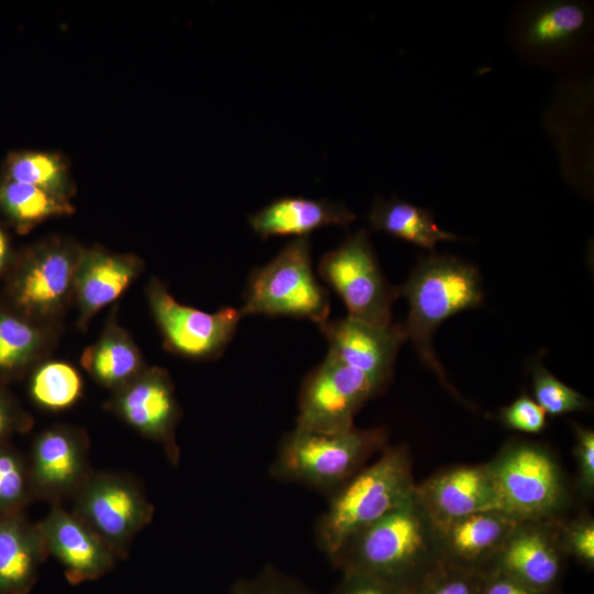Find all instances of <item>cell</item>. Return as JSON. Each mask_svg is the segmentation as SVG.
Here are the masks:
<instances>
[{
	"instance_id": "obj_1",
	"label": "cell",
	"mask_w": 594,
	"mask_h": 594,
	"mask_svg": "<svg viewBox=\"0 0 594 594\" xmlns=\"http://www.w3.org/2000/svg\"><path fill=\"white\" fill-rule=\"evenodd\" d=\"M356 572L410 588L440 561L437 530L417 494L351 537L331 559Z\"/></svg>"
},
{
	"instance_id": "obj_2",
	"label": "cell",
	"mask_w": 594,
	"mask_h": 594,
	"mask_svg": "<svg viewBox=\"0 0 594 594\" xmlns=\"http://www.w3.org/2000/svg\"><path fill=\"white\" fill-rule=\"evenodd\" d=\"M398 296L409 302V314L403 327L421 361L455 396L432 346L437 328L449 317L480 306L483 300L477 270L454 256L421 257L408 279L397 287Z\"/></svg>"
},
{
	"instance_id": "obj_3",
	"label": "cell",
	"mask_w": 594,
	"mask_h": 594,
	"mask_svg": "<svg viewBox=\"0 0 594 594\" xmlns=\"http://www.w3.org/2000/svg\"><path fill=\"white\" fill-rule=\"evenodd\" d=\"M407 448L386 449L337 490L317 525V539L332 559L355 534L409 502L416 494Z\"/></svg>"
},
{
	"instance_id": "obj_4",
	"label": "cell",
	"mask_w": 594,
	"mask_h": 594,
	"mask_svg": "<svg viewBox=\"0 0 594 594\" xmlns=\"http://www.w3.org/2000/svg\"><path fill=\"white\" fill-rule=\"evenodd\" d=\"M386 440V430L378 427L338 432L295 428L282 441L271 473L282 481L333 494Z\"/></svg>"
},
{
	"instance_id": "obj_5",
	"label": "cell",
	"mask_w": 594,
	"mask_h": 594,
	"mask_svg": "<svg viewBox=\"0 0 594 594\" xmlns=\"http://www.w3.org/2000/svg\"><path fill=\"white\" fill-rule=\"evenodd\" d=\"M240 311L242 316L306 318L319 327L329 320V293L312 271L308 237L294 239L251 273Z\"/></svg>"
},
{
	"instance_id": "obj_6",
	"label": "cell",
	"mask_w": 594,
	"mask_h": 594,
	"mask_svg": "<svg viewBox=\"0 0 594 594\" xmlns=\"http://www.w3.org/2000/svg\"><path fill=\"white\" fill-rule=\"evenodd\" d=\"M487 465L498 512L520 522L542 521L563 504L562 476L546 449L513 443Z\"/></svg>"
},
{
	"instance_id": "obj_7",
	"label": "cell",
	"mask_w": 594,
	"mask_h": 594,
	"mask_svg": "<svg viewBox=\"0 0 594 594\" xmlns=\"http://www.w3.org/2000/svg\"><path fill=\"white\" fill-rule=\"evenodd\" d=\"M318 271L343 300L349 317L378 327L392 324L397 287L385 278L369 234L358 230L320 260Z\"/></svg>"
},
{
	"instance_id": "obj_8",
	"label": "cell",
	"mask_w": 594,
	"mask_h": 594,
	"mask_svg": "<svg viewBox=\"0 0 594 594\" xmlns=\"http://www.w3.org/2000/svg\"><path fill=\"white\" fill-rule=\"evenodd\" d=\"M74 509L108 546L117 559H124L135 536L154 515V506L130 476L92 473L75 494Z\"/></svg>"
},
{
	"instance_id": "obj_9",
	"label": "cell",
	"mask_w": 594,
	"mask_h": 594,
	"mask_svg": "<svg viewBox=\"0 0 594 594\" xmlns=\"http://www.w3.org/2000/svg\"><path fill=\"white\" fill-rule=\"evenodd\" d=\"M381 388L365 374L327 354L305 378L296 428L338 432L353 425L355 414Z\"/></svg>"
},
{
	"instance_id": "obj_10",
	"label": "cell",
	"mask_w": 594,
	"mask_h": 594,
	"mask_svg": "<svg viewBox=\"0 0 594 594\" xmlns=\"http://www.w3.org/2000/svg\"><path fill=\"white\" fill-rule=\"evenodd\" d=\"M147 298L166 348L191 359L219 356L243 317L240 309L232 307L206 312L185 306L157 279L148 285Z\"/></svg>"
},
{
	"instance_id": "obj_11",
	"label": "cell",
	"mask_w": 594,
	"mask_h": 594,
	"mask_svg": "<svg viewBox=\"0 0 594 594\" xmlns=\"http://www.w3.org/2000/svg\"><path fill=\"white\" fill-rule=\"evenodd\" d=\"M108 408L145 438L163 446L173 464L179 461L176 426L180 409L172 380L161 367H145L114 391Z\"/></svg>"
},
{
	"instance_id": "obj_12",
	"label": "cell",
	"mask_w": 594,
	"mask_h": 594,
	"mask_svg": "<svg viewBox=\"0 0 594 594\" xmlns=\"http://www.w3.org/2000/svg\"><path fill=\"white\" fill-rule=\"evenodd\" d=\"M33 495L52 504L74 497L94 473L84 430L55 426L34 441L29 465Z\"/></svg>"
},
{
	"instance_id": "obj_13",
	"label": "cell",
	"mask_w": 594,
	"mask_h": 594,
	"mask_svg": "<svg viewBox=\"0 0 594 594\" xmlns=\"http://www.w3.org/2000/svg\"><path fill=\"white\" fill-rule=\"evenodd\" d=\"M80 251L65 243H47L31 251L12 285L16 306L29 317L57 314L74 295Z\"/></svg>"
},
{
	"instance_id": "obj_14",
	"label": "cell",
	"mask_w": 594,
	"mask_h": 594,
	"mask_svg": "<svg viewBox=\"0 0 594 594\" xmlns=\"http://www.w3.org/2000/svg\"><path fill=\"white\" fill-rule=\"evenodd\" d=\"M328 340V355L369 376L382 388L392 375L402 344L407 340L403 323L378 327L345 317L320 327Z\"/></svg>"
},
{
	"instance_id": "obj_15",
	"label": "cell",
	"mask_w": 594,
	"mask_h": 594,
	"mask_svg": "<svg viewBox=\"0 0 594 594\" xmlns=\"http://www.w3.org/2000/svg\"><path fill=\"white\" fill-rule=\"evenodd\" d=\"M552 527L544 520L520 522L486 571H498L532 590L549 594L560 579L563 553L560 532Z\"/></svg>"
},
{
	"instance_id": "obj_16",
	"label": "cell",
	"mask_w": 594,
	"mask_h": 594,
	"mask_svg": "<svg viewBox=\"0 0 594 594\" xmlns=\"http://www.w3.org/2000/svg\"><path fill=\"white\" fill-rule=\"evenodd\" d=\"M37 525L48 554L62 563L70 584L97 580L113 569L117 558L112 551L84 520L62 504H53Z\"/></svg>"
},
{
	"instance_id": "obj_17",
	"label": "cell",
	"mask_w": 594,
	"mask_h": 594,
	"mask_svg": "<svg viewBox=\"0 0 594 594\" xmlns=\"http://www.w3.org/2000/svg\"><path fill=\"white\" fill-rule=\"evenodd\" d=\"M416 494L436 528L475 513L498 510L487 464L442 471L417 486Z\"/></svg>"
},
{
	"instance_id": "obj_18",
	"label": "cell",
	"mask_w": 594,
	"mask_h": 594,
	"mask_svg": "<svg viewBox=\"0 0 594 594\" xmlns=\"http://www.w3.org/2000/svg\"><path fill=\"white\" fill-rule=\"evenodd\" d=\"M519 524L502 512L487 510L436 528L441 561L484 573Z\"/></svg>"
},
{
	"instance_id": "obj_19",
	"label": "cell",
	"mask_w": 594,
	"mask_h": 594,
	"mask_svg": "<svg viewBox=\"0 0 594 594\" xmlns=\"http://www.w3.org/2000/svg\"><path fill=\"white\" fill-rule=\"evenodd\" d=\"M140 271L141 263L134 256L102 250L80 251L74 280L80 324L118 299Z\"/></svg>"
},
{
	"instance_id": "obj_20",
	"label": "cell",
	"mask_w": 594,
	"mask_h": 594,
	"mask_svg": "<svg viewBox=\"0 0 594 594\" xmlns=\"http://www.w3.org/2000/svg\"><path fill=\"white\" fill-rule=\"evenodd\" d=\"M47 556L38 525L0 515V594H29Z\"/></svg>"
},
{
	"instance_id": "obj_21",
	"label": "cell",
	"mask_w": 594,
	"mask_h": 594,
	"mask_svg": "<svg viewBox=\"0 0 594 594\" xmlns=\"http://www.w3.org/2000/svg\"><path fill=\"white\" fill-rule=\"evenodd\" d=\"M356 216L340 202L305 197H280L260 209L249 219L253 231L262 239L274 235L307 237L321 227H346Z\"/></svg>"
},
{
	"instance_id": "obj_22",
	"label": "cell",
	"mask_w": 594,
	"mask_h": 594,
	"mask_svg": "<svg viewBox=\"0 0 594 594\" xmlns=\"http://www.w3.org/2000/svg\"><path fill=\"white\" fill-rule=\"evenodd\" d=\"M80 362L97 383L113 391L145 369L138 346L114 322L107 326L97 342L84 350Z\"/></svg>"
},
{
	"instance_id": "obj_23",
	"label": "cell",
	"mask_w": 594,
	"mask_h": 594,
	"mask_svg": "<svg viewBox=\"0 0 594 594\" xmlns=\"http://www.w3.org/2000/svg\"><path fill=\"white\" fill-rule=\"evenodd\" d=\"M587 23L585 9L573 2H552L538 7L521 28L522 43L537 53H554L569 47Z\"/></svg>"
},
{
	"instance_id": "obj_24",
	"label": "cell",
	"mask_w": 594,
	"mask_h": 594,
	"mask_svg": "<svg viewBox=\"0 0 594 594\" xmlns=\"http://www.w3.org/2000/svg\"><path fill=\"white\" fill-rule=\"evenodd\" d=\"M369 219L373 230L428 250H433L440 241L459 240L454 233L439 228L429 210L396 198H377Z\"/></svg>"
},
{
	"instance_id": "obj_25",
	"label": "cell",
	"mask_w": 594,
	"mask_h": 594,
	"mask_svg": "<svg viewBox=\"0 0 594 594\" xmlns=\"http://www.w3.org/2000/svg\"><path fill=\"white\" fill-rule=\"evenodd\" d=\"M0 207L21 231L50 217L73 212L65 197L10 179L0 186Z\"/></svg>"
},
{
	"instance_id": "obj_26",
	"label": "cell",
	"mask_w": 594,
	"mask_h": 594,
	"mask_svg": "<svg viewBox=\"0 0 594 594\" xmlns=\"http://www.w3.org/2000/svg\"><path fill=\"white\" fill-rule=\"evenodd\" d=\"M82 387L81 376L73 365L50 361L34 372L30 393L41 407L59 411L69 408L80 398Z\"/></svg>"
},
{
	"instance_id": "obj_27",
	"label": "cell",
	"mask_w": 594,
	"mask_h": 594,
	"mask_svg": "<svg viewBox=\"0 0 594 594\" xmlns=\"http://www.w3.org/2000/svg\"><path fill=\"white\" fill-rule=\"evenodd\" d=\"M42 330L21 317L0 314V374L24 369L44 345Z\"/></svg>"
},
{
	"instance_id": "obj_28",
	"label": "cell",
	"mask_w": 594,
	"mask_h": 594,
	"mask_svg": "<svg viewBox=\"0 0 594 594\" xmlns=\"http://www.w3.org/2000/svg\"><path fill=\"white\" fill-rule=\"evenodd\" d=\"M10 180L33 185L66 198V169L53 154L21 153L11 156L8 163Z\"/></svg>"
},
{
	"instance_id": "obj_29",
	"label": "cell",
	"mask_w": 594,
	"mask_h": 594,
	"mask_svg": "<svg viewBox=\"0 0 594 594\" xmlns=\"http://www.w3.org/2000/svg\"><path fill=\"white\" fill-rule=\"evenodd\" d=\"M532 392L535 402L550 416L588 407V400L583 395L559 381L539 363L532 366Z\"/></svg>"
},
{
	"instance_id": "obj_30",
	"label": "cell",
	"mask_w": 594,
	"mask_h": 594,
	"mask_svg": "<svg viewBox=\"0 0 594 594\" xmlns=\"http://www.w3.org/2000/svg\"><path fill=\"white\" fill-rule=\"evenodd\" d=\"M32 496L29 465L18 453L0 446V515L19 513Z\"/></svg>"
},
{
	"instance_id": "obj_31",
	"label": "cell",
	"mask_w": 594,
	"mask_h": 594,
	"mask_svg": "<svg viewBox=\"0 0 594 594\" xmlns=\"http://www.w3.org/2000/svg\"><path fill=\"white\" fill-rule=\"evenodd\" d=\"M483 572L440 561L407 594H480Z\"/></svg>"
},
{
	"instance_id": "obj_32",
	"label": "cell",
	"mask_w": 594,
	"mask_h": 594,
	"mask_svg": "<svg viewBox=\"0 0 594 594\" xmlns=\"http://www.w3.org/2000/svg\"><path fill=\"white\" fill-rule=\"evenodd\" d=\"M501 420L510 429L538 433L547 425V414L534 399L521 395L502 409Z\"/></svg>"
},
{
	"instance_id": "obj_33",
	"label": "cell",
	"mask_w": 594,
	"mask_h": 594,
	"mask_svg": "<svg viewBox=\"0 0 594 594\" xmlns=\"http://www.w3.org/2000/svg\"><path fill=\"white\" fill-rule=\"evenodd\" d=\"M564 552L572 554L587 566L594 564V524L590 518L580 519L560 532Z\"/></svg>"
},
{
	"instance_id": "obj_34",
	"label": "cell",
	"mask_w": 594,
	"mask_h": 594,
	"mask_svg": "<svg viewBox=\"0 0 594 594\" xmlns=\"http://www.w3.org/2000/svg\"><path fill=\"white\" fill-rule=\"evenodd\" d=\"M575 457L580 485L588 495L594 487V432L590 428L575 427Z\"/></svg>"
},
{
	"instance_id": "obj_35",
	"label": "cell",
	"mask_w": 594,
	"mask_h": 594,
	"mask_svg": "<svg viewBox=\"0 0 594 594\" xmlns=\"http://www.w3.org/2000/svg\"><path fill=\"white\" fill-rule=\"evenodd\" d=\"M232 594H306V592L274 572H265L253 580L237 583Z\"/></svg>"
},
{
	"instance_id": "obj_36",
	"label": "cell",
	"mask_w": 594,
	"mask_h": 594,
	"mask_svg": "<svg viewBox=\"0 0 594 594\" xmlns=\"http://www.w3.org/2000/svg\"><path fill=\"white\" fill-rule=\"evenodd\" d=\"M336 594H407V590L356 572H342Z\"/></svg>"
},
{
	"instance_id": "obj_37",
	"label": "cell",
	"mask_w": 594,
	"mask_h": 594,
	"mask_svg": "<svg viewBox=\"0 0 594 594\" xmlns=\"http://www.w3.org/2000/svg\"><path fill=\"white\" fill-rule=\"evenodd\" d=\"M480 594H548L532 590L525 584L494 570L483 573Z\"/></svg>"
},
{
	"instance_id": "obj_38",
	"label": "cell",
	"mask_w": 594,
	"mask_h": 594,
	"mask_svg": "<svg viewBox=\"0 0 594 594\" xmlns=\"http://www.w3.org/2000/svg\"><path fill=\"white\" fill-rule=\"evenodd\" d=\"M24 419L13 404L0 393V446L14 430L24 427Z\"/></svg>"
},
{
	"instance_id": "obj_39",
	"label": "cell",
	"mask_w": 594,
	"mask_h": 594,
	"mask_svg": "<svg viewBox=\"0 0 594 594\" xmlns=\"http://www.w3.org/2000/svg\"><path fill=\"white\" fill-rule=\"evenodd\" d=\"M8 240L6 234L0 230V273L3 271L8 261Z\"/></svg>"
}]
</instances>
